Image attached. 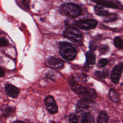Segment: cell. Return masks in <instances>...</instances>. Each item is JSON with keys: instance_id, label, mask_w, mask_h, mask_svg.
<instances>
[{"instance_id": "obj_1", "label": "cell", "mask_w": 123, "mask_h": 123, "mask_svg": "<svg viewBox=\"0 0 123 123\" xmlns=\"http://www.w3.org/2000/svg\"><path fill=\"white\" fill-rule=\"evenodd\" d=\"M70 86L72 89L83 99L93 100L97 97L96 91L92 88L84 87L73 81L70 82Z\"/></svg>"}, {"instance_id": "obj_2", "label": "cell", "mask_w": 123, "mask_h": 123, "mask_svg": "<svg viewBox=\"0 0 123 123\" xmlns=\"http://www.w3.org/2000/svg\"><path fill=\"white\" fill-rule=\"evenodd\" d=\"M59 52L62 57L68 61L74 60L77 54L75 48L67 42H62L60 43Z\"/></svg>"}, {"instance_id": "obj_3", "label": "cell", "mask_w": 123, "mask_h": 123, "mask_svg": "<svg viewBox=\"0 0 123 123\" xmlns=\"http://www.w3.org/2000/svg\"><path fill=\"white\" fill-rule=\"evenodd\" d=\"M60 10L64 15L72 18L78 17L82 13V9L79 5L71 3L62 4L60 7Z\"/></svg>"}, {"instance_id": "obj_4", "label": "cell", "mask_w": 123, "mask_h": 123, "mask_svg": "<svg viewBox=\"0 0 123 123\" xmlns=\"http://www.w3.org/2000/svg\"><path fill=\"white\" fill-rule=\"evenodd\" d=\"M63 36L75 43H81L83 40L82 33L77 28L74 26L66 27L63 32Z\"/></svg>"}, {"instance_id": "obj_5", "label": "cell", "mask_w": 123, "mask_h": 123, "mask_svg": "<svg viewBox=\"0 0 123 123\" xmlns=\"http://www.w3.org/2000/svg\"><path fill=\"white\" fill-rule=\"evenodd\" d=\"M93 100L82 98L76 104V112L77 113H84L90 110L94 105Z\"/></svg>"}, {"instance_id": "obj_6", "label": "cell", "mask_w": 123, "mask_h": 123, "mask_svg": "<svg viewBox=\"0 0 123 123\" xmlns=\"http://www.w3.org/2000/svg\"><path fill=\"white\" fill-rule=\"evenodd\" d=\"M97 21L92 18L79 20L75 23V25L77 27L85 30L94 29L97 26Z\"/></svg>"}, {"instance_id": "obj_7", "label": "cell", "mask_w": 123, "mask_h": 123, "mask_svg": "<svg viewBox=\"0 0 123 123\" xmlns=\"http://www.w3.org/2000/svg\"><path fill=\"white\" fill-rule=\"evenodd\" d=\"M46 63L48 66L56 70L62 69L64 65V62L63 60L54 57H49L47 60Z\"/></svg>"}, {"instance_id": "obj_8", "label": "cell", "mask_w": 123, "mask_h": 123, "mask_svg": "<svg viewBox=\"0 0 123 123\" xmlns=\"http://www.w3.org/2000/svg\"><path fill=\"white\" fill-rule=\"evenodd\" d=\"M44 103L48 111L51 114H55L58 112V106L51 96H48L44 99Z\"/></svg>"}, {"instance_id": "obj_9", "label": "cell", "mask_w": 123, "mask_h": 123, "mask_svg": "<svg viewBox=\"0 0 123 123\" xmlns=\"http://www.w3.org/2000/svg\"><path fill=\"white\" fill-rule=\"evenodd\" d=\"M123 63L121 62L113 68L111 71V79L113 83L117 84L119 83L123 71Z\"/></svg>"}, {"instance_id": "obj_10", "label": "cell", "mask_w": 123, "mask_h": 123, "mask_svg": "<svg viewBox=\"0 0 123 123\" xmlns=\"http://www.w3.org/2000/svg\"><path fill=\"white\" fill-rule=\"evenodd\" d=\"M5 91L7 95L12 98H16L20 93V89L10 84L5 85Z\"/></svg>"}, {"instance_id": "obj_11", "label": "cell", "mask_w": 123, "mask_h": 123, "mask_svg": "<svg viewBox=\"0 0 123 123\" xmlns=\"http://www.w3.org/2000/svg\"><path fill=\"white\" fill-rule=\"evenodd\" d=\"M97 4L102 6V7H106L114 9H120L122 6L119 3H116L115 1H113L111 0H97L94 1Z\"/></svg>"}, {"instance_id": "obj_12", "label": "cell", "mask_w": 123, "mask_h": 123, "mask_svg": "<svg viewBox=\"0 0 123 123\" xmlns=\"http://www.w3.org/2000/svg\"><path fill=\"white\" fill-rule=\"evenodd\" d=\"M94 11L96 14L100 16H107L110 13L108 11L105 10L103 7L97 4L94 8Z\"/></svg>"}, {"instance_id": "obj_13", "label": "cell", "mask_w": 123, "mask_h": 123, "mask_svg": "<svg viewBox=\"0 0 123 123\" xmlns=\"http://www.w3.org/2000/svg\"><path fill=\"white\" fill-rule=\"evenodd\" d=\"M86 62L88 65H93L96 62V56L94 52L88 51L86 54Z\"/></svg>"}, {"instance_id": "obj_14", "label": "cell", "mask_w": 123, "mask_h": 123, "mask_svg": "<svg viewBox=\"0 0 123 123\" xmlns=\"http://www.w3.org/2000/svg\"><path fill=\"white\" fill-rule=\"evenodd\" d=\"M108 113L105 111H101L98 117L97 123H108Z\"/></svg>"}, {"instance_id": "obj_15", "label": "cell", "mask_w": 123, "mask_h": 123, "mask_svg": "<svg viewBox=\"0 0 123 123\" xmlns=\"http://www.w3.org/2000/svg\"><path fill=\"white\" fill-rule=\"evenodd\" d=\"M81 123H95V120L89 112H86L83 114Z\"/></svg>"}, {"instance_id": "obj_16", "label": "cell", "mask_w": 123, "mask_h": 123, "mask_svg": "<svg viewBox=\"0 0 123 123\" xmlns=\"http://www.w3.org/2000/svg\"><path fill=\"white\" fill-rule=\"evenodd\" d=\"M109 96L110 99L114 102H117L119 100V95L116 91L111 88L109 91Z\"/></svg>"}, {"instance_id": "obj_17", "label": "cell", "mask_w": 123, "mask_h": 123, "mask_svg": "<svg viewBox=\"0 0 123 123\" xmlns=\"http://www.w3.org/2000/svg\"><path fill=\"white\" fill-rule=\"evenodd\" d=\"M123 40L120 37L117 36L114 38L113 43L115 47L119 49H121L123 46Z\"/></svg>"}, {"instance_id": "obj_18", "label": "cell", "mask_w": 123, "mask_h": 123, "mask_svg": "<svg viewBox=\"0 0 123 123\" xmlns=\"http://www.w3.org/2000/svg\"><path fill=\"white\" fill-rule=\"evenodd\" d=\"M110 50L109 46L106 44H102L99 46L98 50L100 54L104 55L107 54Z\"/></svg>"}, {"instance_id": "obj_19", "label": "cell", "mask_w": 123, "mask_h": 123, "mask_svg": "<svg viewBox=\"0 0 123 123\" xmlns=\"http://www.w3.org/2000/svg\"><path fill=\"white\" fill-rule=\"evenodd\" d=\"M108 74H109V72H108V70H103L102 71H97L95 72V75L98 77H99L100 78H106L108 76Z\"/></svg>"}, {"instance_id": "obj_20", "label": "cell", "mask_w": 123, "mask_h": 123, "mask_svg": "<svg viewBox=\"0 0 123 123\" xmlns=\"http://www.w3.org/2000/svg\"><path fill=\"white\" fill-rule=\"evenodd\" d=\"M118 18V15L115 13H110L107 16L105 17L104 22H111L116 21Z\"/></svg>"}, {"instance_id": "obj_21", "label": "cell", "mask_w": 123, "mask_h": 123, "mask_svg": "<svg viewBox=\"0 0 123 123\" xmlns=\"http://www.w3.org/2000/svg\"><path fill=\"white\" fill-rule=\"evenodd\" d=\"M14 112V109L12 107H8L4 109L3 110V115L5 117L11 116Z\"/></svg>"}, {"instance_id": "obj_22", "label": "cell", "mask_w": 123, "mask_h": 123, "mask_svg": "<svg viewBox=\"0 0 123 123\" xmlns=\"http://www.w3.org/2000/svg\"><path fill=\"white\" fill-rule=\"evenodd\" d=\"M69 123H78L77 116L74 113H71L69 115Z\"/></svg>"}, {"instance_id": "obj_23", "label": "cell", "mask_w": 123, "mask_h": 123, "mask_svg": "<svg viewBox=\"0 0 123 123\" xmlns=\"http://www.w3.org/2000/svg\"><path fill=\"white\" fill-rule=\"evenodd\" d=\"M108 62V61L107 59L105 58H101L98 60V66L99 67H104L107 64Z\"/></svg>"}, {"instance_id": "obj_24", "label": "cell", "mask_w": 123, "mask_h": 123, "mask_svg": "<svg viewBox=\"0 0 123 123\" xmlns=\"http://www.w3.org/2000/svg\"><path fill=\"white\" fill-rule=\"evenodd\" d=\"M9 45L8 40L4 37H0V47L7 46Z\"/></svg>"}, {"instance_id": "obj_25", "label": "cell", "mask_w": 123, "mask_h": 123, "mask_svg": "<svg viewBox=\"0 0 123 123\" xmlns=\"http://www.w3.org/2000/svg\"><path fill=\"white\" fill-rule=\"evenodd\" d=\"M97 48V45L94 43V42H90L89 44V49L90 50L94 52Z\"/></svg>"}, {"instance_id": "obj_26", "label": "cell", "mask_w": 123, "mask_h": 123, "mask_svg": "<svg viewBox=\"0 0 123 123\" xmlns=\"http://www.w3.org/2000/svg\"><path fill=\"white\" fill-rule=\"evenodd\" d=\"M23 4L25 5V6L26 8H29V0H23L22 1Z\"/></svg>"}, {"instance_id": "obj_27", "label": "cell", "mask_w": 123, "mask_h": 123, "mask_svg": "<svg viewBox=\"0 0 123 123\" xmlns=\"http://www.w3.org/2000/svg\"><path fill=\"white\" fill-rule=\"evenodd\" d=\"M4 74H5L4 71L2 69L0 68V77L3 76L4 75Z\"/></svg>"}, {"instance_id": "obj_28", "label": "cell", "mask_w": 123, "mask_h": 123, "mask_svg": "<svg viewBox=\"0 0 123 123\" xmlns=\"http://www.w3.org/2000/svg\"><path fill=\"white\" fill-rule=\"evenodd\" d=\"M12 123H25L23 122V121H22L17 120V121H15L13 122Z\"/></svg>"}, {"instance_id": "obj_29", "label": "cell", "mask_w": 123, "mask_h": 123, "mask_svg": "<svg viewBox=\"0 0 123 123\" xmlns=\"http://www.w3.org/2000/svg\"><path fill=\"white\" fill-rule=\"evenodd\" d=\"M51 123H56V122H52Z\"/></svg>"}]
</instances>
